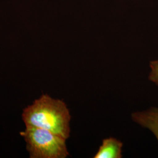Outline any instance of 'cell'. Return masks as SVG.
Returning <instances> with one entry per match:
<instances>
[{
    "mask_svg": "<svg viewBox=\"0 0 158 158\" xmlns=\"http://www.w3.org/2000/svg\"><path fill=\"white\" fill-rule=\"evenodd\" d=\"M22 117L26 127L48 130L66 139L70 136L71 115L63 100L42 94L24 108Z\"/></svg>",
    "mask_w": 158,
    "mask_h": 158,
    "instance_id": "6da1fadb",
    "label": "cell"
},
{
    "mask_svg": "<svg viewBox=\"0 0 158 158\" xmlns=\"http://www.w3.org/2000/svg\"><path fill=\"white\" fill-rule=\"evenodd\" d=\"M20 135L31 158H66L69 155L66 139L48 130L26 127Z\"/></svg>",
    "mask_w": 158,
    "mask_h": 158,
    "instance_id": "7a4b0ae2",
    "label": "cell"
},
{
    "mask_svg": "<svg viewBox=\"0 0 158 158\" xmlns=\"http://www.w3.org/2000/svg\"><path fill=\"white\" fill-rule=\"evenodd\" d=\"M131 118L136 124L150 130L158 141V108L151 107L142 111L132 113Z\"/></svg>",
    "mask_w": 158,
    "mask_h": 158,
    "instance_id": "3957f363",
    "label": "cell"
},
{
    "mask_svg": "<svg viewBox=\"0 0 158 158\" xmlns=\"http://www.w3.org/2000/svg\"><path fill=\"white\" fill-rule=\"evenodd\" d=\"M123 143L117 139L110 137L103 139L94 158H121Z\"/></svg>",
    "mask_w": 158,
    "mask_h": 158,
    "instance_id": "277c9868",
    "label": "cell"
},
{
    "mask_svg": "<svg viewBox=\"0 0 158 158\" xmlns=\"http://www.w3.org/2000/svg\"><path fill=\"white\" fill-rule=\"evenodd\" d=\"M150 72L149 74V80L158 86V59L153 60L149 63Z\"/></svg>",
    "mask_w": 158,
    "mask_h": 158,
    "instance_id": "5b68a950",
    "label": "cell"
}]
</instances>
